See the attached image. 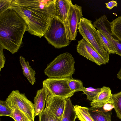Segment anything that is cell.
Instances as JSON below:
<instances>
[{
  "label": "cell",
  "instance_id": "obj_12",
  "mask_svg": "<svg viewBox=\"0 0 121 121\" xmlns=\"http://www.w3.org/2000/svg\"><path fill=\"white\" fill-rule=\"evenodd\" d=\"M112 95L110 88L104 86L101 88V90L93 101L90 103V105L92 107L98 108L103 107L108 104H113V102L112 98Z\"/></svg>",
  "mask_w": 121,
  "mask_h": 121
},
{
  "label": "cell",
  "instance_id": "obj_28",
  "mask_svg": "<svg viewBox=\"0 0 121 121\" xmlns=\"http://www.w3.org/2000/svg\"><path fill=\"white\" fill-rule=\"evenodd\" d=\"M113 43L117 51L116 54L121 56V40L114 39Z\"/></svg>",
  "mask_w": 121,
  "mask_h": 121
},
{
  "label": "cell",
  "instance_id": "obj_23",
  "mask_svg": "<svg viewBox=\"0 0 121 121\" xmlns=\"http://www.w3.org/2000/svg\"><path fill=\"white\" fill-rule=\"evenodd\" d=\"M97 31L106 51L110 54H116L117 51L112 44L100 31L97 30Z\"/></svg>",
  "mask_w": 121,
  "mask_h": 121
},
{
  "label": "cell",
  "instance_id": "obj_4",
  "mask_svg": "<svg viewBox=\"0 0 121 121\" xmlns=\"http://www.w3.org/2000/svg\"><path fill=\"white\" fill-rule=\"evenodd\" d=\"M78 29L83 38L94 48L107 63H108L110 54L105 49L97 30L91 21L82 17L79 24Z\"/></svg>",
  "mask_w": 121,
  "mask_h": 121
},
{
  "label": "cell",
  "instance_id": "obj_9",
  "mask_svg": "<svg viewBox=\"0 0 121 121\" xmlns=\"http://www.w3.org/2000/svg\"><path fill=\"white\" fill-rule=\"evenodd\" d=\"M77 52L90 61L99 66L107 63L104 60L84 39L78 41Z\"/></svg>",
  "mask_w": 121,
  "mask_h": 121
},
{
  "label": "cell",
  "instance_id": "obj_20",
  "mask_svg": "<svg viewBox=\"0 0 121 121\" xmlns=\"http://www.w3.org/2000/svg\"><path fill=\"white\" fill-rule=\"evenodd\" d=\"M39 121H61L52 112L47 105L43 111L39 116Z\"/></svg>",
  "mask_w": 121,
  "mask_h": 121
},
{
  "label": "cell",
  "instance_id": "obj_2",
  "mask_svg": "<svg viewBox=\"0 0 121 121\" xmlns=\"http://www.w3.org/2000/svg\"><path fill=\"white\" fill-rule=\"evenodd\" d=\"M27 29L22 18L15 10L9 8L0 15V47L12 54L16 53Z\"/></svg>",
  "mask_w": 121,
  "mask_h": 121
},
{
  "label": "cell",
  "instance_id": "obj_5",
  "mask_svg": "<svg viewBox=\"0 0 121 121\" xmlns=\"http://www.w3.org/2000/svg\"><path fill=\"white\" fill-rule=\"evenodd\" d=\"M44 37L48 43L55 48L65 47L70 43L66 25L55 17L51 21Z\"/></svg>",
  "mask_w": 121,
  "mask_h": 121
},
{
  "label": "cell",
  "instance_id": "obj_29",
  "mask_svg": "<svg viewBox=\"0 0 121 121\" xmlns=\"http://www.w3.org/2000/svg\"><path fill=\"white\" fill-rule=\"evenodd\" d=\"M3 49L0 47V71L4 68L5 61V58L4 56Z\"/></svg>",
  "mask_w": 121,
  "mask_h": 121
},
{
  "label": "cell",
  "instance_id": "obj_17",
  "mask_svg": "<svg viewBox=\"0 0 121 121\" xmlns=\"http://www.w3.org/2000/svg\"><path fill=\"white\" fill-rule=\"evenodd\" d=\"M77 118L70 98L66 99L65 110L61 121H75Z\"/></svg>",
  "mask_w": 121,
  "mask_h": 121
},
{
  "label": "cell",
  "instance_id": "obj_1",
  "mask_svg": "<svg viewBox=\"0 0 121 121\" xmlns=\"http://www.w3.org/2000/svg\"><path fill=\"white\" fill-rule=\"evenodd\" d=\"M56 0H13L10 8L23 20L27 31L41 38L44 36L55 17Z\"/></svg>",
  "mask_w": 121,
  "mask_h": 121
},
{
  "label": "cell",
  "instance_id": "obj_16",
  "mask_svg": "<svg viewBox=\"0 0 121 121\" xmlns=\"http://www.w3.org/2000/svg\"><path fill=\"white\" fill-rule=\"evenodd\" d=\"M19 61L22 66L23 73L31 84L33 85L35 82L34 70L32 69L28 61H26L25 58L22 56L19 57Z\"/></svg>",
  "mask_w": 121,
  "mask_h": 121
},
{
  "label": "cell",
  "instance_id": "obj_3",
  "mask_svg": "<svg viewBox=\"0 0 121 121\" xmlns=\"http://www.w3.org/2000/svg\"><path fill=\"white\" fill-rule=\"evenodd\" d=\"M75 63L74 58L69 53L61 54L48 64L44 73L48 78H72Z\"/></svg>",
  "mask_w": 121,
  "mask_h": 121
},
{
  "label": "cell",
  "instance_id": "obj_22",
  "mask_svg": "<svg viewBox=\"0 0 121 121\" xmlns=\"http://www.w3.org/2000/svg\"><path fill=\"white\" fill-rule=\"evenodd\" d=\"M68 84L71 91L74 93L79 91H82L85 88L81 80L75 79L73 78H70Z\"/></svg>",
  "mask_w": 121,
  "mask_h": 121
},
{
  "label": "cell",
  "instance_id": "obj_10",
  "mask_svg": "<svg viewBox=\"0 0 121 121\" xmlns=\"http://www.w3.org/2000/svg\"><path fill=\"white\" fill-rule=\"evenodd\" d=\"M66 99L48 94L46 105L57 117L61 120L65 109Z\"/></svg>",
  "mask_w": 121,
  "mask_h": 121
},
{
  "label": "cell",
  "instance_id": "obj_11",
  "mask_svg": "<svg viewBox=\"0 0 121 121\" xmlns=\"http://www.w3.org/2000/svg\"><path fill=\"white\" fill-rule=\"evenodd\" d=\"M93 24L97 30L100 31L115 48L113 39L116 38L112 34L111 22L108 20L106 15H103L97 19Z\"/></svg>",
  "mask_w": 121,
  "mask_h": 121
},
{
  "label": "cell",
  "instance_id": "obj_15",
  "mask_svg": "<svg viewBox=\"0 0 121 121\" xmlns=\"http://www.w3.org/2000/svg\"><path fill=\"white\" fill-rule=\"evenodd\" d=\"M88 111L94 121H112V112L103 109V107L88 108Z\"/></svg>",
  "mask_w": 121,
  "mask_h": 121
},
{
  "label": "cell",
  "instance_id": "obj_18",
  "mask_svg": "<svg viewBox=\"0 0 121 121\" xmlns=\"http://www.w3.org/2000/svg\"><path fill=\"white\" fill-rule=\"evenodd\" d=\"M77 118L81 121H94L88 111V108L76 105L73 106Z\"/></svg>",
  "mask_w": 121,
  "mask_h": 121
},
{
  "label": "cell",
  "instance_id": "obj_14",
  "mask_svg": "<svg viewBox=\"0 0 121 121\" xmlns=\"http://www.w3.org/2000/svg\"><path fill=\"white\" fill-rule=\"evenodd\" d=\"M48 94L47 89L44 86L37 91L34 99L35 116H39L44 110Z\"/></svg>",
  "mask_w": 121,
  "mask_h": 121
},
{
  "label": "cell",
  "instance_id": "obj_25",
  "mask_svg": "<svg viewBox=\"0 0 121 121\" xmlns=\"http://www.w3.org/2000/svg\"><path fill=\"white\" fill-rule=\"evenodd\" d=\"M13 110L8 104L6 100L0 101V115L10 117Z\"/></svg>",
  "mask_w": 121,
  "mask_h": 121
},
{
  "label": "cell",
  "instance_id": "obj_19",
  "mask_svg": "<svg viewBox=\"0 0 121 121\" xmlns=\"http://www.w3.org/2000/svg\"><path fill=\"white\" fill-rule=\"evenodd\" d=\"M111 27L112 35L116 39L121 40V16L111 22Z\"/></svg>",
  "mask_w": 121,
  "mask_h": 121
},
{
  "label": "cell",
  "instance_id": "obj_13",
  "mask_svg": "<svg viewBox=\"0 0 121 121\" xmlns=\"http://www.w3.org/2000/svg\"><path fill=\"white\" fill-rule=\"evenodd\" d=\"M72 4L70 0H56L54 7L55 17L66 25L70 8Z\"/></svg>",
  "mask_w": 121,
  "mask_h": 121
},
{
  "label": "cell",
  "instance_id": "obj_8",
  "mask_svg": "<svg viewBox=\"0 0 121 121\" xmlns=\"http://www.w3.org/2000/svg\"><path fill=\"white\" fill-rule=\"evenodd\" d=\"M82 7L76 4L70 5L66 25L70 40H76L79 24L83 16Z\"/></svg>",
  "mask_w": 121,
  "mask_h": 121
},
{
  "label": "cell",
  "instance_id": "obj_6",
  "mask_svg": "<svg viewBox=\"0 0 121 121\" xmlns=\"http://www.w3.org/2000/svg\"><path fill=\"white\" fill-rule=\"evenodd\" d=\"M10 107L13 110L17 108L23 112L30 121H35V112L34 104L29 100L25 94L18 90L12 91L6 100Z\"/></svg>",
  "mask_w": 121,
  "mask_h": 121
},
{
  "label": "cell",
  "instance_id": "obj_7",
  "mask_svg": "<svg viewBox=\"0 0 121 121\" xmlns=\"http://www.w3.org/2000/svg\"><path fill=\"white\" fill-rule=\"evenodd\" d=\"M70 78H48L43 82V86L47 89L48 94L66 99L74 94L68 85Z\"/></svg>",
  "mask_w": 121,
  "mask_h": 121
},
{
  "label": "cell",
  "instance_id": "obj_27",
  "mask_svg": "<svg viewBox=\"0 0 121 121\" xmlns=\"http://www.w3.org/2000/svg\"><path fill=\"white\" fill-rule=\"evenodd\" d=\"M13 0H0V15L9 9Z\"/></svg>",
  "mask_w": 121,
  "mask_h": 121
},
{
  "label": "cell",
  "instance_id": "obj_21",
  "mask_svg": "<svg viewBox=\"0 0 121 121\" xmlns=\"http://www.w3.org/2000/svg\"><path fill=\"white\" fill-rule=\"evenodd\" d=\"M112 98L117 116L121 120V91L112 94Z\"/></svg>",
  "mask_w": 121,
  "mask_h": 121
},
{
  "label": "cell",
  "instance_id": "obj_26",
  "mask_svg": "<svg viewBox=\"0 0 121 121\" xmlns=\"http://www.w3.org/2000/svg\"><path fill=\"white\" fill-rule=\"evenodd\" d=\"M101 90V88L94 89L90 87L85 88L82 91L84 94L86 95L87 99L92 101Z\"/></svg>",
  "mask_w": 121,
  "mask_h": 121
},
{
  "label": "cell",
  "instance_id": "obj_24",
  "mask_svg": "<svg viewBox=\"0 0 121 121\" xmlns=\"http://www.w3.org/2000/svg\"><path fill=\"white\" fill-rule=\"evenodd\" d=\"M10 117L15 121H30L23 112L17 108L13 110Z\"/></svg>",
  "mask_w": 121,
  "mask_h": 121
},
{
  "label": "cell",
  "instance_id": "obj_31",
  "mask_svg": "<svg viewBox=\"0 0 121 121\" xmlns=\"http://www.w3.org/2000/svg\"><path fill=\"white\" fill-rule=\"evenodd\" d=\"M117 77L121 81V68L117 74Z\"/></svg>",
  "mask_w": 121,
  "mask_h": 121
},
{
  "label": "cell",
  "instance_id": "obj_30",
  "mask_svg": "<svg viewBox=\"0 0 121 121\" xmlns=\"http://www.w3.org/2000/svg\"><path fill=\"white\" fill-rule=\"evenodd\" d=\"M105 4L106 8L110 10L112 9L114 7H117L118 5L117 0H112L105 3Z\"/></svg>",
  "mask_w": 121,
  "mask_h": 121
}]
</instances>
